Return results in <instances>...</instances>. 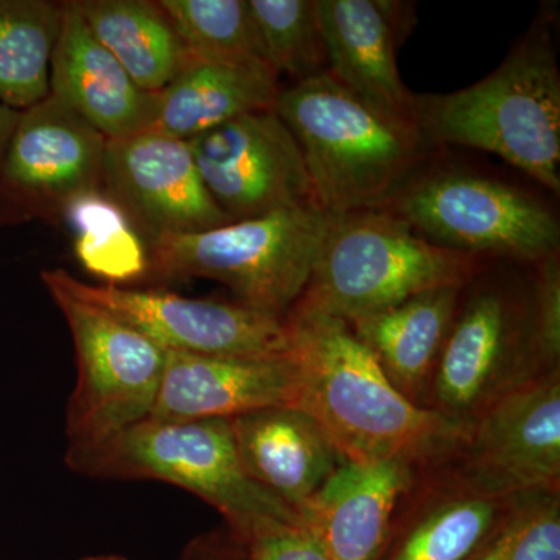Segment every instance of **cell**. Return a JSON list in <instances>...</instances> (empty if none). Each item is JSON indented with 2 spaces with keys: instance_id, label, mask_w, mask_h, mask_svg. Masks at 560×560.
<instances>
[{
  "instance_id": "1",
  "label": "cell",
  "mask_w": 560,
  "mask_h": 560,
  "mask_svg": "<svg viewBox=\"0 0 560 560\" xmlns=\"http://www.w3.org/2000/svg\"><path fill=\"white\" fill-rule=\"evenodd\" d=\"M285 326L296 408L318 422L342 458L415 466L451 458L469 423L407 399L346 320L294 305Z\"/></svg>"
},
{
  "instance_id": "2",
  "label": "cell",
  "mask_w": 560,
  "mask_h": 560,
  "mask_svg": "<svg viewBox=\"0 0 560 560\" xmlns=\"http://www.w3.org/2000/svg\"><path fill=\"white\" fill-rule=\"evenodd\" d=\"M272 110L300 145L316 205L331 217L383 209L415 178L430 145L327 72L280 88Z\"/></svg>"
},
{
  "instance_id": "3",
  "label": "cell",
  "mask_w": 560,
  "mask_h": 560,
  "mask_svg": "<svg viewBox=\"0 0 560 560\" xmlns=\"http://www.w3.org/2000/svg\"><path fill=\"white\" fill-rule=\"evenodd\" d=\"M427 142L488 151L560 191V73L547 25L536 22L488 77L466 90L412 95Z\"/></svg>"
},
{
  "instance_id": "4",
  "label": "cell",
  "mask_w": 560,
  "mask_h": 560,
  "mask_svg": "<svg viewBox=\"0 0 560 560\" xmlns=\"http://www.w3.org/2000/svg\"><path fill=\"white\" fill-rule=\"evenodd\" d=\"M65 463L95 480H153L187 490L219 511L238 539L265 522H301L243 469L230 419L140 420L103 441L68 444Z\"/></svg>"
},
{
  "instance_id": "5",
  "label": "cell",
  "mask_w": 560,
  "mask_h": 560,
  "mask_svg": "<svg viewBox=\"0 0 560 560\" xmlns=\"http://www.w3.org/2000/svg\"><path fill=\"white\" fill-rule=\"evenodd\" d=\"M478 268V257L434 245L389 209L360 210L331 217L294 305L352 323L422 291L466 287Z\"/></svg>"
},
{
  "instance_id": "6",
  "label": "cell",
  "mask_w": 560,
  "mask_h": 560,
  "mask_svg": "<svg viewBox=\"0 0 560 560\" xmlns=\"http://www.w3.org/2000/svg\"><path fill=\"white\" fill-rule=\"evenodd\" d=\"M330 224L318 206L302 205L209 231L162 235L149 243V278L215 280L242 304L285 318L311 280Z\"/></svg>"
},
{
  "instance_id": "7",
  "label": "cell",
  "mask_w": 560,
  "mask_h": 560,
  "mask_svg": "<svg viewBox=\"0 0 560 560\" xmlns=\"http://www.w3.org/2000/svg\"><path fill=\"white\" fill-rule=\"evenodd\" d=\"M60 308L77 359V382L66 405L68 444L114 436L149 419L164 377L167 350L40 272Z\"/></svg>"
},
{
  "instance_id": "8",
  "label": "cell",
  "mask_w": 560,
  "mask_h": 560,
  "mask_svg": "<svg viewBox=\"0 0 560 560\" xmlns=\"http://www.w3.org/2000/svg\"><path fill=\"white\" fill-rule=\"evenodd\" d=\"M385 209L434 245L539 264L559 254L555 213L525 191L469 173L411 178Z\"/></svg>"
},
{
  "instance_id": "9",
  "label": "cell",
  "mask_w": 560,
  "mask_h": 560,
  "mask_svg": "<svg viewBox=\"0 0 560 560\" xmlns=\"http://www.w3.org/2000/svg\"><path fill=\"white\" fill-rule=\"evenodd\" d=\"M540 377L529 291L517 296L488 287L459 304L431 377L430 408L471 423L504 394Z\"/></svg>"
},
{
  "instance_id": "10",
  "label": "cell",
  "mask_w": 560,
  "mask_h": 560,
  "mask_svg": "<svg viewBox=\"0 0 560 560\" xmlns=\"http://www.w3.org/2000/svg\"><path fill=\"white\" fill-rule=\"evenodd\" d=\"M106 139L47 95L21 110L0 160V228L60 224L70 202L102 189Z\"/></svg>"
},
{
  "instance_id": "11",
  "label": "cell",
  "mask_w": 560,
  "mask_h": 560,
  "mask_svg": "<svg viewBox=\"0 0 560 560\" xmlns=\"http://www.w3.org/2000/svg\"><path fill=\"white\" fill-rule=\"evenodd\" d=\"M73 296L91 302L167 352L223 359L289 355L285 318L242 302L190 300L167 291L91 285L66 270H44Z\"/></svg>"
},
{
  "instance_id": "12",
  "label": "cell",
  "mask_w": 560,
  "mask_h": 560,
  "mask_svg": "<svg viewBox=\"0 0 560 560\" xmlns=\"http://www.w3.org/2000/svg\"><path fill=\"white\" fill-rule=\"evenodd\" d=\"M451 456L459 459L456 489L497 497L559 492V372L493 401Z\"/></svg>"
},
{
  "instance_id": "13",
  "label": "cell",
  "mask_w": 560,
  "mask_h": 560,
  "mask_svg": "<svg viewBox=\"0 0 560 560\" xmlns=\"http://www.w3.org/2000/svg\"><path fill=\"white\" fill-rule=\"evenodd\" d=\"M187 142L206 189L231 221L316 205L300 145L272 109L245 114Z\"/></svg>"
},
{
  "instance_id": "14",
  "label": "cell",
  "mask_w": 560,
  "mask_h": 560,
  "mask_svg": "<svg viewBox=\"0 0 560 560\" xmlns=\"http://www.w3.org/2000/svg\"><path fill=\"white\" fill-rule=\"evenodd\" d=\"M102 190L147 243L231 223L206 189L189 142L160 132L106 140Z\"/></svg>"
},
{
  "instance_id": "15",
  "label": "cell",
  "mask_w": 560,
  "mask_h": 560,
  "mask_svg": "<svg viewBox=\"0 0 560 560\" xmlns=\"http://www.w3.org/2000/svg\"><path fill=\"white\" fill-rule=\"evenodd\" d=\"M329 72L348 90L411 120L412 95L397 69V47L416 22L410 3L316 0Z\"/></svg>"
},
{
  "instance_id": "16",
  "label": "cell",
  "mask_w": 560,
  "mask_h": 560,
  "mask_svg": "<svg viewBox=\"0 0 560 560\" xmlns=\"http://www.w3.org/2000/svg\"><path fill=\"white\" fill-rule=\"evenodd\" d=\"M415 467L404 459L345 460L296 512L330 560H378Z\"/></svg>"
},
{
  "instance_id": "17",
  "label": "cell",
  "mask_w": 560,
  "mask_h": 560,
  "mask_svg": "<svg viewBox=\"0 0 560 560\" xmlns=\"http://www.w3.org/2000/svg\"><path fill=\"white\" fill-rule=\"evenodd\" d=\"M296 371L290 355L223 359L167 352L150 419H231L261 408L296 407Z\"/></svg>"
},
{
  "instance_id": "18",
  "label": "cell",
  "mask_w": 560,
  "mask_h": 560,
  "mask_svg": "<svg viewBox=\"0 0 560 560\" xmlns=\"http://www.w3.org/2000/svg\"><path fill=\"white\" fill-rule=\"evenodd\" d=\"M62 7L61 32L50 61L49 94L75 110L106 140L149 130L156 113V92L140 90L92 35L72 0Z\"/></svg>"
},
{
  "instance_id": "19",
  "label": "cell",
  "mask_w": 560,
  "mask_h": 560,
  "mask_svg": "<svg viewBox=\"0 0 560 560\" xmlns=\"http://www.w3.org/2000/svg\"><path fill=\"white\" fill-rule=\"evenodd\" d=\"M230 423L250 480L294 511L346 460L318 422L296 407L261 408Z\"/></svg>"
},
{
  "instance_id": "20",
  "label": "cell",
  "mask_w": 560,
  "mask_h": 560,
  "mask_svg": "<svg viewBox=\"0 0 560 560\" xmlns=\"http://www.w3.org/2000/svg\"><path fill=\"white\" fill-rule=\"evenodd\" d=\"M464 287L422 291L408 300L348 323L389 382L423 407L434 368L458 313Z\"/></svg>"
},
{
  "instance_id": "21",
  "label": "cell",
  "mask_w": 560,
  "mask_h": 560,
  "mask_svg": "<svg viewBox=\"0 0 560 560\" xmlns=\"http://www.w3.org/2000/svg\"><path fill=\"white\" fill-rule=\"evenodd\" d=\"M279 75L264 61L190 60L161 92L147 131L191 140L232 119L272 109Z\"/></svg>"
},
{
  "instance_id": "22",
  "label": "cell",
  "mask_w": 560,
  "mask_h": 560,
  "mask_svg": "<svg viewBox=\"0 0 560 560\" xmlns=\"http://www.w3.org/2000/svg\"><path fill=\"white\" fill-rule=\"evenodd\" d=\"M98 43L140 90L161 92L190 61L160 2L72 0Z\"/></svg>"
},
{
  "instance_id": "23",
  "label": "cell",
  "mask_w": 560,
  "mask_h": 560,
  "mask_svg": "<svg viewBox=\"0 0 560 560\" xmlns=\"http://www.w3.org/2000/svg\"><path fill=\"white\" fill-rule=\"evenodd\" d=\"M521 499L456 489L390 536L378 560H471L499 533Z\"/></svg>"
},
{
  "instance_id": "24",
  "label": "cell",
  "mask_w": 560,
  "mask_h": 560,
  "mask_svg": "<svg viewBox=\"0 0 560 560\" xmlns=\"http://www.w3.org/2000/svg\"><path fill=\"white\" fill-rule=\"evenodd\" d=\"M62 2L0 0V103L24 110L50 92Z\"/></svg>"
},
{
  "instance_id": "25",
  "label": "cell",
  "mask_w": 560,
  "mask_h": 560,
  "mask_svg": "<svg viewBox=\"0 0 560 560\" xmlns=\"http://www.w3.org/2000/svg\"><path fill=\"white\" fill-rule=\"evenodd\" d=\"M81 267L110 287L149 278V243L130 217L102 189L75 198L65 215Z\"/></svg>"
},
{
  "instance_id": "26",
  "label": "cell",
  "mask_w": 560,
  "mask_h": 560,
  "mask_svg": "<svg viewBox=\"0 0 560 560\" xmlns=\"http://www.w3.org/2000/svg\"><path fill=\"white\" fill-rule=\"evenodd\" d=\"M261 60L296 81L329 70L316 0H246Z\"/></svg>"
},
{
  "instance_id": "27",
  "label": "cell",
  "mask_w": 560,
  "mask_h": 560,
  "mask_svg": "<svg viewBox=\"0 0 560 560\" xmlns=\"http://www.w3.org/2000/svg\"><path fill=\"white\" fill-rule=\"evenodd\" d=\"M190 60H261L246 0H158ZM265 62V61H264Z\"/></svg>"
},
{
  "instance_id": "28",
  "label": "cell",
  "mask_w": 560,
  "mask_h": 560,
  "mask_svg": "<svg viewBox=\"0 0 560 560\" xmlns=\"http://www.w3.org/2000/svg\"><path fill=\"white\" fill-rule=\"evenodd\" d=\"M486 560H560L559 492L522 497L486 545Z\"/></svg>"
},
{
  "instance_id": "29",
  "label": "cell",
  "mask_w": 560,
  "mask_h": 560,
  "mask_svg": "<svg viewBox=\"0 0 560 560\" xmlns=\"http://www.w3.org/2000/svg\"><path fill=\"white\" fill-rule=\"evenodd\" d=\"M529 287L530 331L541 375L559 372L560 265L559 254L536 264Z\"/></svg>"
},
{
  "instance_id": "30",
  "label": "cell",
  "mask_w": 560,
  "mask_h": 560,
  "mask_svg": "<svg viewBox=\"0 0 560 560\" xmlns=\"http://www.w3.org/2000/svg\"><path fill=\"white\" fill-rule=\"evenodd\" d=\"M238 540L253 560H330L318 537L302 521L265 522Z\"/></svg>"
},
{
  "instance_id": "31",
  "label": "cell",
  "mask_w": 560,
  "mask_h": 560,
  "mask_svg": "<svg viewBox=\"0 0 560 560\" xmlns=\"http://www.w3.org/2000/svg\"><path fill=\"white\" fill-rule=\"evenodd\" d=\"M178 560H253L230 529L210 530L187 544Z\"/></svg>"
},
{
  "instance_id": "32",
  "label": "cell",
  "mask_w": 560,
  "mask_h": 560,
  "mask_svg": "<svg viewBox=\"0 0 560 560\" xmlns=\"http://www.w3.org/2000/svg\"><path fill=\"white\" fill-rule=\"evenodd\" d=\"M21 110L10 108V106L0 103V160H2L3 151L7 149V143L11 138L16 121L20 119Z\"/></svg>"
},
{
  "instance_id": "33",
  "label": "cell",
  "mask_w": 560,
  "mask_h": 560,
  "mask_svg": "<svg viewBox=\"0 0 560 560\" xmlns=\"http://www.w3.org/2000/svg\"><path fill=\"white\" fill-rule=\"evenodd\" d=\"M81 560H128L124 558V556L119 555H98V556H90V558H84Z\"/></svg>"
},
{
  "instance_id": "34",
  "label": "cell",
  "mask_w": 560,
  "mask_h": 560,
  "mask_svg": "<svg viewBox=\"0 0 560 560\" xmlns=\"http://www.w3.org/2000/svg\"><path fill=\"white\" fill-rule=\"evenodd\" d=\"M485 548H482V550L480 552H478V555L475 556V558L471 559V560H486V558H485Z\"/></svg>"
}]
</instances>
